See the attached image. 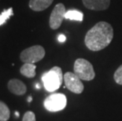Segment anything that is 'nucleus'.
Listing matches in <instances>:
<instances>
[{
  "label": "nucleus",
  "mask_w": 122,
  "mask_h": 121,
  "mask_svg": "<svg viewBox=\"0 0 122 121\" xmlns=\"http://www.w3.org/2000/svg\"><path fill=\"white\" fill-rule=\"evenodd\" d=\"M113 38V29L107 22L97 23L87 32L84 43L92 51H99L110 45Z\"/></svg>",
  "instance_id": "obj_1"
},
{
  "label": "nucleus",
  "mask_w": 122,
  "mask_h": 121,
  "mask_svg": "<svg viewBox=\"0 0 122 121\" xmlns=\"http://www.w3.org/2000/svg\"><path fill=\"white\" fill-rule=\"evenodd\" d=\"M42 80L45 89L49 92H53L61 87L64 80V75L60 67L54 66L47 73H44Z\"/></svg>",
  "instance_id": "obj_2"
},
{
  "label": "nucleus",
  "mask_w": 122,
  "mask_h": 121,
  "mask_svg": "<svg viewBox=\"0 0 122 121\" xmlns=\"http://www.w3.org/2000/svg\"><path fill=\"white\" fill-rule=\"evenodd\" d=\"M74 73L81 80L91 81L95 78V73L93 65L84 58L76 59L74 63Z\"/></svg>",
  "instance_id": "obj_3"
},
{
  "label": "nucleus",
  "mask_w": 122,
  "mask_h": 121,
  "mask_svg": "<svg viewBox=\"0 0 122 121\" xmlns=\"http://www.w3.org/2000/svg\"><path fill=\"white\" fill-rule=\"evenodd\" d=\"M45 56V50L42 46L36 45L25 49L20 53V58L25 63H32L41 61Z\"/></svg>",
  "instance_id": "obj_4"
},
{
  "label": "nucleus",
  "mask_w": 122,
  "mask_h": 121,
  "mask_svg": "<svg viewBox=\"0 0 122 121\" xmlns=\"http://www.w3.org/2000/svg\"><path fill=\"white\" fill-rule=\"evenodd\" d=\"M67 105L66 96L63 94H52L44 100V106L50 112H58L64 109Z\"/></svg>",
  "instance_id": "obj_5"
},
{
  "label": "nucleus",
  "mask_w": 122,
  "mask_h": 121,
  "mask_svg": "<svg viewBox=\"0 0 122 121\" xmlns=\"http://www.w3.org/2000/svg\"><path fill=\"white\" fill-rule=\"evenodd\" d=\"M64 82L66 88L74 94H81L84 87L78 76L74 73L68 72L64 75Z\"/></svg>",
  "instance_id": "obj_6"
},
{
  "label": "nucleus",
  "mask_w": 122,
  "mask_h": 121,
  "mask_svg": "<svg viewBox=\"0 0 122 121\" xmlns=\"http://www.w3.org/2000/svg\"><path fill=\"white\" fill-rule=\"evenodd\" d=\"M66 7L62 3H58L54 6V10L51 12L49 24L51 29H58L60 28L66 15Z\"/></svg>",
  "instance_id": "obj_7"
},
{
  "label": "nucleus",
  "mask_w": 122,
  "mask_h": 121,
  "mask_svg": "<svg viewBox=\"0 0 122 121\" xmlns=\"http://www.w3.org/2000/svg\"><path fill=\"white\" fill-rule=\"evenodd\" d=\"M82 2L86 8L95 11L105 10L110 4V0H82Z\"/></svg>",
  "instance_id": "obj_8"
},
{
  "label": "nucleus",
  "mask_w": 122,
  "mask_h": 121,
  "mask_svg": "<svg viewBox=\"0 0 122 121\" xmlns=\"http://www.w3.org/2000/svg\"><path fill=\"white\" fill-rule=\"evenodd\" d=\"M8 89L11 93L16 95H23L26 93L27 87L22 81L17 79H12L8 82Z\"/></svg>",
  "instance_id": "obj_9"
},
{
  "label": "nucleus",
  "mask_w": 122,
  "mask_h": 121,
  "mask_svg": "<svg viewBox=\"0 0 122 121\" xmlns=\"http://www.w3.org/2000/svg\"><path fill=\"white\" fill-rule=\"evenodd\" d=\"M54 0H30L29 7L34 11H43L52 4Z\"/></svg>",
  "instance_id": "obj_10"
},
{
  "label": "nucleus",
  "mask_w": 122,
  "mask_h": 121,
  "mask_svg": "<svg viewBox=\"0 0 122 121\" xmlns=\"http://www.w3.org/2000/svg\"><path fill=\"white\" fill-rule=\"evenodd\" d=\"M36 66L32 63H25L20 68V73L28 78H33L36 76Z\"/></svg>",
  "instance_id": "obj_11"
},
{
  "label": "nucleus",
  "mask_w": 122,
  "mask_h": 121,
  "mask_svg": "<svg viewBox=\"0 0 122 121\" xmlns=\"http://www.w3.org/2000/svg\"><path fill=\"white\" fill-rule=\"evenodd\" d=\"M65 18L72 20H76V21H82L84 19V14L79 10H69L66 13Z\"/></svg>",
  "instance_id": "obj_12"
},
{
  "label": "nucleus",
  "mask_w": 122,
  "mask_h": 121,
  "mask_svg": "<svg viewBox=\"0 0 122 121\" xmlns=\"http://www.w3.org/2000/svg\"><path fill=\"white\" fill-rule=\"evenodd\" d=\"M10 112L5 102L0 101V121H7L10 119Z\"/></svg>",
  "instance_id": "obj_13"
},
{
  "label": "nucleus",
  "mask_w": 122,
  "mask_h": 121,
  "mask_svg": "<svg viewBox=\"0 0 122 121\" xmlns=\"http://www.w3.org/2000/svg\"><path fill=\"white\" fill-rule=\"evenodd\" d=\"M14 15V12H13V8L10 7L8 10H3V12L0 14V25H2L11 16Z\"/></svg>",
  "instance_id": "obj_14"
},
{
  "label": "nucleus",
  "mask_w": 122,
  "mask_h": 121,
  "mask_svg": "<svg viewBox=\"0 0 122 121\" xmlns=\"http://www.w3.org/2000/svg\"><path fill=\"white\" fill-rule=\"evenodd\" d=\"M113 78L117 83L122 85V65L114 73Z\"/></svg>",
  "instance_id": "obj_15"
},
{
  "label": "nucleus",
  "mask_w": 122,
  "mask_h": 121,
  "mask_svg": "<svg viewBox=\"0 0 122 121\" xmlns=\"http://www.w3.org/2000/svg\"><path fill=\"white\" fill-rule=\"evenodd\" d=\"M22 121H36V115L32 111H28L25 113Z\"/></svg>",
  "instance_id": "obj_16"
},
{
  "label": "nucleus",
  "mask_w": 122,
  "mask_h": 121,
  "mask_svg": "<svg viewBox=\"0 0 122 121\" xmlns=\"http://www.w3.org/2000/svg\"><path fill=\"white\" fill-rule=\"evenodd\" d=\"M58 41H59L60 43H64V42H66V35H64L63 34H61V35H58Z\"/></svg>",
  "instance_id": "obj_17"
},
{
  "label": "nucleus",
  "mask_w": 122,
  "mask_h": 121,
  "mask_svg": "<svg viewBox=\"0 0 122 121\" xmlns=\"http://www.w3.org/2000/svg\"><path fill=\"white\" fill-rule=\"evenodd\" d=\"M32 97H31V96H29V97H28V102H32Z\"/></svg>",
  "instance_id": "obj_18"
},
{
  "label": "nucleus",
  "mask_w": 122,
  "mask_h": 121,
  "mask_svg": "<svg viewBox=\"0 0 122 121\" xmlns=\"http://www.w3.org/2000/svg\"><path fill=\"white\" fill-rule=\"evenodd\" d=\"M36 88H37V89H40V84H36Z\"/></svg>",
  "instance_id": "obj_19"
},
{
  "label": "nucleus",
  "mask_w": 122,
  "mask_h": 121,
  "mask_svg": "<svg viewBox=\"0 0 122 121\" xmlns=\"http://www.w3.org/2000/svg\"><path fill=\"white\" fill-rule=\"evenodd\" d=\"M15 114H16V116H17V117L19 116V113H18V112H15Z\"/></svg>",
  "instance_id": "obj_20"
}]
</instances>
